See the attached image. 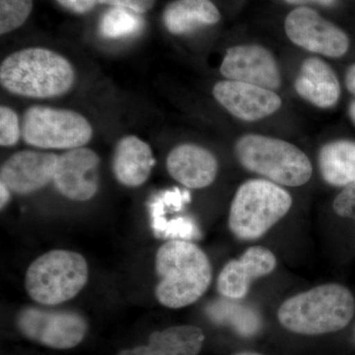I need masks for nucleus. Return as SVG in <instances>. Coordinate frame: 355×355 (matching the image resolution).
I'll use <instances>...</instances> for the list:
<instances>
[{
  "label": "nucleus",
  "instance_id": "nucleus-1",
  "mask_svg": "<svg viewBox=\"0 0 355 355\" xmlns=\"http://www.w3.org/2000/svg\"><path fill=\"white\" fill-rule=\"evenodd\" d=\"M155 270L159 279L156 298L172 309L197 302L211 284L209 257L198 245L187 240H171L159 248Z\"/></svg>",
  "mask_w": 355,
  "mask_h": 355
},
{
  "label": "nucleus",
  "instance_id": "nucleus-2",
  "mask_svg": "<svg viewBox=\"0 0 355 355\" xmlns=\"http://www.w3.org/2000/svg\"><path fill=\"white\" fill-rule=\"evenodd\" d=\"M74 80L76 72L69 60L43 48L11 53L0 67L2 87L23 97H58L69 92Z\"/></svg>",
  "mask_w": 355,
  "mask_h": 355
},
{
  "label": "nucleus",
  "instance_id": "nucleus-3",
  "mask_svg": "<svg viewBox=\"0 0 355 355\" xmlns=\"http://www.w3.org/2000/svg\"><path fill=\"white\" fill-rule=\"evenodd\" d=\"M355 312V300L347 287L327 284L301 292L280 306V324L292 333L324 335L343 330Z\"/></svg>",
  "mask_w": 355,
  "mask_h": 355
},
{
  "label": "nucleus",
  "instance_id": "nucleus-4",
  "mask_svg": "<svg viewBox=\"0 0 355 355\" xmlns=\"http://www.w3.org/2000/svg\"><path fill=\"white\" fill-rule=\"evenodd\" d=\"M288 191L268 180H250L236 191L229 212L231 232L243 241L260 239L291 209Z\"/></svg>",
  "mask_w": 355,
  "mask_h": 355
},
{
  "label": "nucleus",
  "instance_id": "nucleus-5",
  "mask_svg": "<svg viewBox=\"0 0 355 355\" xmlns=\"http://www.w3.org/2000/svg\"><path fill=\"white\" fill-rule=\"evenodd\" d=\"M238 160L248 171L287 187L303 186L312 177V164L298 147L275 137L248 135L235 146Z\"/></svg>",
  "mask_w": 355,
  "mask_h": 355
},
{
  "label": "nucleus",
  "instance_id": "nucleus-6",
  "mask_svg": "<svg viewBox=\"0 0 355 355\" xmlns=\"http://www.w3.org/2000/svg\"><path fill=\"white\" fill-rule=\"evenodd\" d=\"M88 277V263L83 256L67 250H53L40 256L28 268L26 291L40 304H62L83 291Z\"/></svg>",
  "mask_w": 355,
  "mask_h": 355
},
{
  "label": "nucleus",
  "instance_id": "nucleus-7",
  "mask_svg": "<svg viewBox=\"0 0 355 355\" xmlns=\"http://www.w3.org/2000/svg\"><path fill=\"white\" fill-rule=\"evenodd\" d=\"M90 123L71 110L34 106L26 111L22 137L26 144L42 149H73L92 139Z\"/></svg>",
  "mask_w": 355,
  "mask_h": 355
},
{
  "label": "nucleus",
  "instance_id": "nucleus-8",
  "mask_svg": "<svg viewBox=\"0 0 355 355\" xmlns=\"http://www.w3.org/2000/svg\"><path fill=\"white\" fill-rule=\"evenodd\" d=\"M17 324L30 340L58 349L76 347L87 331L85 320L77 313L38 307L21 311Z\"/></svg>",
  "mask_w": 355,
  "mask_h": 355
},
{
  "label": "nucleus",
  "instance_id": "nucleus-9",
  "mask_svg": "<svg viewBox=\"0 0 355 355\" xmlns=\"http://www.w3.org/2000/svg\"><path fill=\"white\" fill-rule=\"evenodd\" d=\"M286 32L292 43L326 57L340 58L349 50L347 35L307 7L294 9L287 15Z\"/></svg>",
  "mask_w": 355,
  "mask_h": 355
},
{
  "label": "nucleus",
  "instance_id": "nucleus-10",
  "mask_svg": "<svg viewBox=\"0 0 355 355\" xmlns=\"http://www.w3.org/2000/svg\"><path fill=\"white\" fill-rule=\"evenodd\" d=\"M99 156L85 147L58 156L53 183L60 195L74 202H87L99 189Z\"/></svg>",
  "mask_w": 355,
  "mask_h": 355
},
{
  "label": "nucleus",
  "instance_id": "nucleus-11",
  "mask_svg": "<svg viewBox=\"0 0 355 355\" xmlns=\"http://www.w3.org/2000/svg\"><path fill=\"white\" fill-rule=\"evenodd\" d=\"M222 76L229 80L275 90L282 77L272 53L261 46L247 44L229 49L220 67Z\"/></svg>",
  "mask_w": 355,
  "mask_h": 355
},
{
  "label": "nucleus",
  "instance_id": "nucleus-12",
  "mask_svg": "<svg viewBox=\"0 0 355 355\" xmlns=\"http://www.w3.org/2000/svg\"><path fill=\"white\" fill-rule=\"evenodd\" d=\"M57 154L24 150L13 154L1 166L0 182L17 195H30L53 182Z\"/></svg>",
  "mask_w": 355,
  "mask_h": 355
},
{
  "label": "nucleus",
  "instance_id": "nucleus-13",
  "mask_svg": "<svg viewBox=\"0 0 355 355\" xmlns=\"http://www.w3.org/2000/svg\"><path fill=\"white\" fill-rule=\"evenodd\" d=\"M216 101L240 120L254 121L270 116L282 106L272 90L240 81L225 80L214 87Z\"/></svg>",
  "mask_w": 355,
  "mask_h": 355
},
{
  "label": "nucleus",
  "instance_id": "nucleus-14",
  "mask_svg": "<svg viewBox=\"0 0 355 355\" xmlns=\"http://www.w3.org/2000/svg\"><path fill=\"white\" fill-rule=\"evenodd\" d=\"M277 268V258L265 247H250L237 260L226 263L219 273L217 289L231 300L244 298L252 282L270 275Z\"/></svg>",
  "mask_w": 355,
  "mask_h": 355
},
{
  "label": "nucleus",
  "instance_id": "nucleus-15",
  "mask_svg": "<svg viewBox=\"0 0 355 355\" xmlns=\"http://www.w3.org/2000/svg\"><path fill=\"white\" fill-rule=\"evenodd\" d=\"M167 170L173 179L190 189L210 186L218 173V161L210 151L197 144L175 147L167 157Z\"/></svg>",
  "mask_w": 355,
  "mask_h": 355
},
{
  "label": "nucleus",
  "instance_id": "nucleus-16",
  "mask_svg": "<svg viewBox=\"0 0 355 355\" xmlns=\"http://www.w3.org/2000/svg\"><path fill=\"white\" fill-rule=\"evenodd\" d=\"M155 164L153 149L135 135L123 137L113 155V172L116 181L130 188L146 183Z\"/></svg>",
  "mask_w": 355,
  "mask_h": 355
},
{
  "label": "nucleus",
  "instance_id": "nucleus-17",
  "mask_svg": "<svg viewBox=\"0 0 355 355\" xmlns=\"http://www.w3.org/2000/svg\"><path fill=\"white\" fill-rule=\"evenodd\" d=\"M295 89L303 99L320 108L333 107L340 95V83L333 69L318 58L303 62Z\"/></svg>",
  "mask_w": 355,
  "mask_h": 355
},
{
  "label": "nucleus",
  "instance_id": "nucleus-18",
  "mask_svg": "<svg viewBox=\"0 0 355 355\" xmlns=\"http://www.w3.org/2000/svg\"><path fill=\"white\" fill-rule=\"evenodd\" d=\"M205 340L197 327L176 326L155 331L144 347L121 352L119 355H197Z\"/></svg>",
  "mask_w": 355,
  "mask_h": 355
},
{
  "label": "nucleus",
  "instance_id": "nucleus-19",
  "mask_svg": "<svg viewBox=\"0 0 355 355\" xmlns=\"http://www.w3.org/2000/svg\"><path fill=\"white\" fill-rule=\"evenodd\" d=\"M219 20L220 13L210 0H174L163 13L166 29L174 35L189 34Z\"/></svg>",
  "mask_w": 355,
  "mask_h": 355
},
{
  "label": "nucleus",
  "instance_id": "nucleus-20",
  "mask_svg": "<svg viewBox=\"0 0 355 355\" xmlns=\"http://www.w3.org/2000/svg\"><path fill=\"white\" fill-rule=\"evenodd\" d=\"M319 167L324 182L331 186L355 183V142L338 140L322 147Z\"/></svg>",
  "mask_w": 355,
  "mask_h": 355
},
{
  "label": "nucleus",
  "instance_id": "nucleus-21",
  "mask_svg": "<svg viewBox=\"0 0 355 355\" xmlns=\"http://www.w3.org/2000/svg\"><path fill=\"white\" fill-rule=\"evenodd\" d=\"M144 24L140 14L123 7L112 6L100 20L99 33L110 40L130 38L139 34Z\"/></svg>",
  "mask_w": 355,
  "mask_h": 355
},
{
  "label": "nucleus",
  "instance_id": "nucleus-22",
  "mask_svg": "<svg viewBox=\"0 0 355 355\" xmlns=\"http://www.w3.org/2000/svg\"><path fill=\"white\" fill-rule=\"evenodd\" d=\"M207 313L214 321L230 324L243 336H252L260 327L256 314L247 308L231 302H216L207 308Z\"/></svg>",
  "mask_w": 355,
  "mask_h": 355
},
{
  "label": "nucleus",
  "instance_id": "nucleus-23",
  "mask_svg": "<svg viewBox=\"0 0 355 355\" xmlns=\"http://www.w3.org/2000/svg\"><path fill=\"white\" fill-rule=\"evenodd\" d=\"M33 0H0V33L18 29L32 12Z\"/></svg>",
  "mask_w": 355,
  "mask_h": 355
},
{
  "label": "nucleus",
  "instance_id": "nucleus-24",
  "mask_svg": "<svg viewBox=\"0 0 355 355\" xmlns=\"http://www.w3.org/2000/svg\"><path fill=\"white\" fill-rule=\"evenodd\" d=\"M22 135L19 118L15 111L6 106L0 108V144L10 147L17 144Z\"/></svg>",
  "mask_w": 355,
  "mask_h": 355
},
{
  "label": "nucleus",
  "instance_id": "nucleus-25",
  "mask_svg": "<svg viewBox=\"0 0 355 355\" xmlns=\"http://www.w3.org/2000/svg\"><path fill=\"white\" fill-rule=\"evenodd\" d=\"M333 209L338 216L355 220V183L345 187L338 193L334 200Z\"/></svg>",
  "mask_w": 355,
  "mask_h": 355
},
{
  "label": "nucleus",
  "instance_id": "nucleus-26",
  "mask_svg": "<svg viewBox=\"0 0 355 355\" xmlns=\"http://www.w3.org/2000/svg\"><path fill=\"white\" fill-rule=\"evenodd\" d=\"M154 3L155 0H102V4L123 7L139 14L146 13L150 10Z\"/></svg>",
  "mask_w": 355,
  "mask_h": 355
},
{
  "label": "nucleus",
  "instance_id": "nucleus-27",
  "mask_svg": "<svg viewBox=\"0 0 355 355\" xmlns=\"http://www.w3.org/2000/svg\"><path fill=\"white\" fill-rule=\"evenodd\" d=\"M67 10L76 14H85L94 9L102 0H57Z\"/></svg>",
  "mask_w": 355,
  "mask_h": 355
},
{
  "label": "nucleus",
  "instance_id": "nucleus-28",
  "mask_svg": "<svg viewBox=\"0 0 355 355\" xmlns=\"http://www.w3.org/2000/svg\"><path fill=\"white\" fill-rule=\"evenodd\" d=\"M345 85L350 93L355 95V64L352 65L345 76Z\"/></svg>",
  "mask_w": 355,
  "mask_h": 355
},
{
  "label": "nucleus",
  "instance_id": "nucleus-29",
  "mask_svg": "<svg viewBox=\"0 0 355 355\" xmlns=\"http://www.w3.org/2000/svg\"><path fill=\"white\" fill-rule=\"evenodd\" d=\"M11 193L12 191H10V189L6 184L0 182V205H1V209L6 207L7 203L10 200Z\"/></svg>",
  "mask_w": 355,
  "mask_h": 355
},
{
  "label": "nucleus",
  "instance_id": "nucleus-30",
  "mask_svg": "<svg viewBox=\"0 0 355 355\" xmlns=\"http://www.w3.org/2000/svg\"><path fill=\"white\" fill-rule=\"evenodd\" d=\"M286 1L291 4H304L315 2V3L323 4V6H333L336 0H286Z\"/></svg>",
  "mask_w": 355,
  "mask_h": 355
},
{
  "label": "nucleus",
  "instance_id": "nucleus-31",
  "mask_svg": "<svg viewBox=\"0 0 355 355\" xmlns=\"http://www.w3.org/2000/svg\"><path fill=\"white\" fill-rule=\"evenodd\" d=\"M349 116L352 118V121L355 123V101L350 104L349 107Z\"/></svg>",
  "mask_w": 355,
  "mask_h": 355
},
{
  "label": "nucleus",
  "instance_id": "nucleus-32",
  "mask_svg": "<svg viewBox=\"0 0 355 355\" xmlns=\"http://www.w3.org/2000/svg\"><path fill=\"white\" fill-rule=\"evenodd\" d=\"M235 355H261V354H254V352H240V354H237Z\"/></svg>",
  "mask_w": 355,
  "mask_h": 355
}]
</instances>
